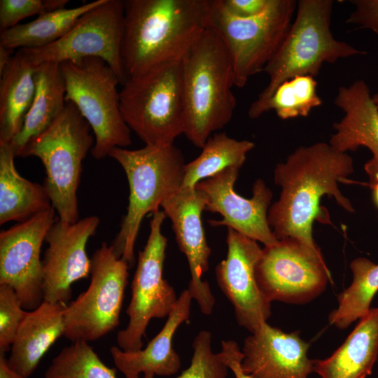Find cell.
Returning <instances> with one entry per match:
<instances>
[{"label": "cell", "mask_w": 378, "mask_h": 378, "mask_svg": "<svg viewBox=\"0 0 378 378\" xmlns=\"http://www.w3.org/2000/svg\"><path fill=\"white\" fill-rule=\"evenodd\" d=\"M165 218L163 211L153 214L146 244L139 252L126 310L129 323L117 334L118 346L124 351L141 350L150 320L167 317L177 302L178 297L174 288L163 278L167 239L162 233V225Z\"/></svg>", "instance_id": "11"}, {"label": "cell", "mask_w": 378, "mask_h": 378, "mask_svg": "<svg viewBox=\"0 0 378 378\" xmlns=\"http://www.w3.org/2000/svg\"><path fill=\"white\" fill-rule=\"evenodd\" d=\"M91 130L78 108L66 102L62 112L29 142L22 155L41 160L46 174L43 186L52 206L59 220L69 223L79 220L77 190L83 161L94 144Z\"/></svg>", "instance_id": "6"}, {"label": "cell", "mask_w": 378, "mask_h": 378, "mask_svg": "<svg viewBox=\"0 0 378 378\" xmlns=\"http://www.w3.org/2000/svg\"><path fill=\"white\" fill-rule=\"evenodd\" d=\"M122 116L145 145L174 144L183 134L181 60L153 66L127 78L120 91Z\"/></svg>", "instance_id": "7"}, {"label": "cell", "mask_w": 378, "mask_h": 378, "mask_svg": "<svg viewBox=\"0 0 378 378\" xmlns=\"http://www.w3.org/2000/svg\"><path fill=\"white\" fill-rule=\"evenodd\" d=\"M55 212L52 206L0 233V285L11 287L26 309L43 301L41 250Z\"/></svg>", "instance_id": "14"}, {"label": "cell", "mask_w": 378, "mask_h": 378, "mask_svg": "<svg viewBox=\"0 0 378 378\" xmlns=\"http://www.w3.org/2000/svg\"><path fill=\"white\" fill-rule=\"evenodd\" d=\"M46 12H52L66 8L68 0H43Z\"/></svg>", "instance_id": "40"}, {"label": "cell", "mask_w": 378, "mask_h": 378, "mask_svg": "<svg viewBox=\"0 0 378 378\" xmlns=\"http://www.w3.org/2000/svg\"><path fill=\"white\" fill-rule=\"evenodd\" d=\"M373 192V200L376 204V206L378 207V183H377L375 186H374L372 188Z\"/></svg>", "instance_id": "41"}, {"label": "cell", "mask_w": 378, "mask_h": 378, "mask_svg": "<svg viewBox=\"0 0 378 378\" xmlns=\"http://www.w3.org/2000/svg\"><path fill=\"white\" fill-rule=\"evenodd\" d=\"M36 68L19 49L0 75V143L9 144L22 126L35 94Z\"/></svg>", "instance_id": "25"}, {"label": "cell", "mask_w": 378, "mask_h": 378, "mask_svg": "<svg viewBox=\"0 0 378 378\" xmlns=\"http://www.w3.org/2000/svg\"><path fill=\"white\" fill-rule=\"evenodd\" d=\"M46 12L43 0H1L0 30L9 29L26 18Z\"/></svg>", "instance_id": "34"}, {"label": "cell", "mask_w": 378, "mask_h": 378, "mask_svg": "<svg viewBox=\"0 0 378 378\" xmlns=\"http://www.w3.org/2000/svg\"><path fill=\"white\" fill-rule=\"evenodd\" d=\"M183 134L202 148L232 119L237 101L229 50L209 23L181 60Z\"/></svg>", "instance_id": "3"}, {"label": "cell", "mask_w": 378, "mask_h": 378, "mask_svg": "<svg viewBox=\"0 0 378 378\" xmlns=\"http://www.w3.org/2000/svg\"><path fill=\"white\" fill-rule=\"evenodd\" d=\"M372 100H373L374 104L376 105V106L378 108V92H377L376 94L372 95Z\"/></svg>", "instance_id": "42"}, {"label": "cell", "mask_w": 378, "mask_h": 378, "mask_svg": "<svg viewBox=\"0 0 378 378\" xmlns=\"http://www.w3.org/2000/svg\"><path fill=\"white\" fill-rule=\"evenodd\" d=\"M8 144L0 143V224L23 222L52 207L43 186L23 178L17 171Z\"/></svg>", "instance_id": "26"}, {"label": "cell", "mask_w": 378, "mask_h": 378, "mask_svg": "<svg viewBox=\"0 0 378 378\" xmlns=\"http://www.w3.org/2000/svg\"><path fill=\"white\" fill-rule=\"evenodd\" d=\"M218 354L228 369L232 370L234 378H251L243 371L241 362L244 356L235 341H221V351Z\"/></svg>", "instance_id": "36"}, {"label": "cell", "mask_w": 378, "mask_h": 378, "mask_svg": "<svg viewBox=\"0 0 378 378\" xmlns=\"http://www.w3.org/2000/svg\"><path fill=\"white\" fill-rule=\"evenodd\" d=\"M35 94L17 135L8 144L15 157H22L29 142L45 131L66 106V88L60 64L36 66Z\"/></svg>", "instance_id": "24"}, {"label": "cell", "mask_w": 378, "mask_h": 378, "mask_svg": "<svg viewBox=\"0 0 378 378\" xmlns=\"http://www.w3.org/2000/svg\"><path fill=\"white\" fill-rule=\"evenodd\" d=\"M66 305L43 300L36 309L27 312L8 358L10 366L25 378L32 375L45 354L64 335Z\"/></svg>", "instance_id": "22"}, {"label": "cell", "mask_w": 378, "mask_h": 378, "mask_svg": "<svg viewBox=\"0 0 378 378\" xmlns=\"http://www.w3.org/2000/svg\"><path fill=\"white\" fill-rule=\"evenodd\" d=\"M60 64L66 88V102L72 103L90 125L94 137L92 155L97 160L111 149L132 144L130 129L120 108V80L99 57H86Z\"/></svg>", "instance_id": "8"}, {"label": "cell", "mask_w": 378, "mask_h": 378, "mask_svg": "<svg viewBox=\"0 0 378 378\" xmlns=\"http://www.w3.org/2000/svg\"><path fill=\"white\" fill-rule=\"evenodd\" d=\"M104 0H96L72 8L46 12L33 21L1 31L0 46L14 50L50 45L62 38L88 10Z\"/></svg>", "instance_id": "27"}, {"label": "cell", "mask_w": 378, "mask_h": 378, "mask_svg": "<svg viewBox=\"0 0 378 378\" xmlns=\"http://www.w3.org/2000/svg\"><path fill=\"white\" fill-rule=\"evenodd\" d=\"M353 279L337 296L338 307L329 314V323L344 330L365 316L378 292V264L359 257L350 264Z\"/></svg>", "instance_id": "29"}, {"label": "cell", "mask_w": 378, "mask_h": 378, "mask_svg": "<svg viewBox=\"0 0 378 378\" xmlns=\"http://www.w3.org/2000/svg\"><path fill=\"white\" fill-rule=\"evenodd\" d=\"M209 24L224 41L231 56L234 83L243 88L275 55L293 22L298 1L270 0L260 14L247 18L230 14L221 0H209Z\"/></svg>", "instance_id": "9"}, {"label": "cell", "mask_w": 378, "mask_h": 378, "mask_svg": "<svg viewBox=\"0 0 378 378\" xmlns=\"http://www.w3.org/2000/svg\"><path fill=\"white\" fill-rule=\"evenodd\" d=\"M209 0H125L120 57L125 80L181 60L209 25Z\"/></svg>", "instance_id": "2"}, {"label": "cell", "mask_w": 378, "mask_h": 378, "mask_svg": "<svg viewBox=\"0 0 378 378\" xmlns=\"http://www.w3.org/2000/svg\"><path fill=\"white\" fill-rule=\"evenodd\" d=\"M27 314L15 290L0 285V353L5 354L11 347Z\"/></svg>", "instance_id": "33"}, {"label": "cell", "mask_w": 378, "mask_h": 378, "mask_svg": "<svg viewBox=\"0 0 378 378\" xmlns=\"http://www.w3.org/2000/svg\"><path fill=\"white\" fill-rule=\"evenodd\" d=\"M354 170L351 156L324 142L300 146L284 162L277 164L274 180L281 192L267 213L268 224L276 238H295L320 249L312 237L313 223L316 219L329 221L321 216L325 213L320 209V200L325 195L332 196L344 210L354 212L338 187V183L347 181Z\"/></svg>", "instance_id": "1"}, {"label": "cell", "mask_w": 378, "mask_h": 378, "mask_svg": "<svg viewBox=\"0 0 378 378\" xmlns=\"http://www.w3.org/2000/svg\"><path fill=\"white\" fill-rule=\"evenodd\" d=\"M13 50L0 46V75L11 62Z\"/></svg>", "instance_id": "39"}, {"label": "cell", "mask_w": 378, "mask_h": 378, "mask_svg": "<svg viewBox=\"0 0 378 378\" xmlns=\"http://www.w3.org/2000/svg\"><path fill=\"white\" fill-rule=\"evenodd\" d=\"M108 156L120 164L129 183L127 213L111 246L116 256L131 267L143 219L160 210L162 202L181 188L186 163L181 150L174 144L145 145L134 150L115 147Z\"/></svg>", "instance_id": "5"}, {"label": "cell", "mask_w": 378, "mask_h": 378, "mask_svg": "<svg viewBox=\"0 0 378 378\" xmlns=\"http://www.w3.org/2000/svg\"><path fill=\"white\" fill-rule=\"evenodd\" d=\"M44 378H117L116 370L108 367L85 341H76L64 347L52 360Z\"/></svg>", "instance_id": "30"}, {"label": "cell", "mask_w": 378, "mask_h": 378, "mask_svg": "<svg viewBox=\"0 0 378 378\" xmlns=\"http://www.w3.org/2000/svg\"><path fill=\"white\" fill-rule=\"evenodd\" d=\"M239 168L229 167L199 182L196 188L206 198L204 211L218 213L221 220H209L213 227L226 226L265 246L278 242L267 221L272 192L265 181L257 179L253 186V197L246 199L234 190Z\"/></svg>", "instance_id": "15"}, {"label": "cell", "mask_w": 378, "mask_h": 378, "mask_svg": "<svg viewBox=\"0 0 378 378\" xmlns=\"http://www.w3.org/2000/svg\"><path fill=\"white\" fill-rule=\"evenodd\" d=\"M378 356V307L370 308L344 343L327 358L314 359L321 378H366Z\"/></svg>", "instance_id": "23"}, {"label": "cell", "mask_w": 378, "mask_h": 378, "mask_svg": "<svg viewBox=\"0 0 378 378\" xmlns=\"http://www.w3.org/2000/svg\"><path fill=\"white\" fill-rule=\"evenodd\" d=\"M90 259V284L64 311V336L72 342L95 341L120 323L130 266L106 242Z\"/></svg>", "instance_id": "10"}, {"label": "cell", "mask_w": 378, "mask_h": 378, "mask_svg": "<svg viewBox=\"0 0 378 378\" xmlns=\"http://www.w3.org/2000/svg\"><path fill=\"white\" fill-rule=\"evenodd\" d=\"M211 333L201 330L192 342L190 366L176 378H227L228 368L211 347ZM144 375L143 378H154Z\"/></svg>", "instance_id": "32"}, {"label": "cell", "mask_w": 378, "mask_h": 378, "mask_svg": "<svg viewBox=\"0 0 378 378\" xmlns=\"http://www.w3.org/2000/svg\"><path fill=\"white\" fill-rule=\"evenodd\" d=\"M123 21L124 1L104 0L80 17L55 42L20 50L36 66L46 62L61 64L99 57L114 71L122 85L125 80L120 57Z\"/></svg>", "instance_id": "13"}, {"label": "cell", "mask_w": 378, "mask_h": 378, "mask_svg": "<svg viewBox=\"0 0 378 378\" xmlns=\"http://www.w3.org/2000/svg\"><path fill=\"white\" fill-rule=\"evenodd\" d=\"M255 146L248 140H237L225 132H215L206 141L202 152L185 164L181 188H191L229 167L241 168L247 153Z\"/></svg>", "instance_id": "28"}, {"label": "cell", "mask_w": 378, "mask_h": 378, "mask_svg": "<svg viewBox=\"0 0 378 378\" xmlns=\"http://www.w3.org/2000/svg\"><path fill=\"white\" fill-rule=\"evenodd\" d=\"M372 97L363 80L339 88L334 103L342 110L344 116L333 124L335 132L329 141L334 148L343 153L360 146L370 150L372 156L364 169L371 189L378 183V108Z\"/></svg>", "instance_id": "20"}, {"label": "cell", "mask_w": 378, "mask_h": 378, "mask_svg": "<svg viewBox=\"0 0 378 378\" xmlns=\"http://www.w3.org/2000/svg\"><path fill=\"white\" fill-rule=\"evenodd\" d=\"M192 295L188 289L181 292L161 330L138 351L127 352L118 346L110 349L113 363L125 378L147 376L169 377L181 367V358L173 348V337L178 328L190 315Z\"/></svg>", "instance_id": "21"}, {"label": "cell", "mask_w": 378, "mask_h": 378, "mask_svg": "<svg viewBox=\"0 0 378 378\" xmlns=\"http://www.w3.org/2000/svg\"><path fill=\"white\" fill-rule=\"evenodd\" d=\"M99 224L97 216L74 223L56 218L45 239L48 246L42 260L43 300L66 304L72 284L89 276L91 259L86 245Z\"/></svg>", "instance_id": "17"}, {"label": "cell", "mask_w": 378, "mask_h": 378, "mask_svg": "<svg viewBox=\"0 0 378 378\" xmlns=\"http://www.w3.org/2000/svg\"><path fill=\"white\" fill-rule=\"evenodd\" d=\"M309 347L299 331L286 333L266 322L244 340L241 368L251 378H308L314 363Z\"/></svg>", "instance_id": "19"}, {"label": "cell", "mask_w": 378, "mask_h": 378, "mask_svg": "<svg viewBox=\"0 0 378 378\" xmlns=\"http://www.w3.org/2000/svg\"><path fill=\"white\" fill-rule=\"evenodd\" d=\"M317 82L311 76H299L280 84L270 99L266 112L274 110L283 120L307 117L322 104L316 92Z\"/></svg>", "instance_id": "31"}, {"label": "cell", "mask_w": 378, "mask_h": 378, "mask_svg": "<svg viewBox=\"0 0 378 378\" xmlns=\"http://www.w3.org/2000/svg\"><path fill=\"white\" fill-rule=\"evenodd\" d=\"M206 198L196 187L181 188L161 204L166 217L172 225L180 251L186 255L191 279L188 290L204 315H210L215 298L202 275L209 270L211 249L209 246L202 225V213Z\"/></svg>", "instance_id": "18"}, {"label": "cell", "mask_w": 378, "mask_h": 378, "mask_svg": "<svg viewBox=\"0 0 378 378\" xmlns=\"http://www.w3.org/2000/svg\"><path fill=\"white\" fill-rule=\"evenodd\" d=\"M378 378V377H377Z\"/></svg>", "instance_id": "43"}, {"label": "cell", "mask_w": 378, "mask_h": 378, "mask_svg": "<svg viewBox=\"0 0 378 378\" xmlns=\"http://www.w3.org/2000/svg\"><path fill=\"white\" fill-rule=\"evenodd\" d=\"M0 378H25L10 366L4 353H0Z\"/></svg>", "instance_id": "38"}, {"label": "cell", "mask_w": 378, "mask_h": 378, "mask_svg": "<svg viewBox=\"0 0 378 378\" xmlns=\"http://www.w3.org/2000/svg\"><path fill=\"white\" fill-rule=\"evenodd\" d=\"M333 1L299 0L296 16L278 50L263 69L267 85L251 103L248 115L255 119L266 113L277 87L299 76H316L324 63L365 52L336 39L330 29Z\"/></svg>", "instance_id": "4"}, {"label": "cell", "mask_w": 378, "mask_h": 378, "mask_svg": "<svg viewBox=\"0 0 378 378\" xmlns=\"http://www.w3.org/2000/svg\"><path fill=\"white\" fill-rule=\"evenodd\" d=\"M226 242V258L216 267V281L232 304L237 323L253 333L271 315V302L255 279V266L262 248L256 241L230 227Z\"/></svg>", "instance_id": "16"}, {"label": "cell", "mask_w": 378, "mask_h": 378, "mask_svg": "<svg viewBox=\"0 0 378 378\" xmlns=\"http://www.w3.org/2000/svg\"><path fill=\"white\" fill-rule=\"evenodd\" d=\"M349 2L355 9L346 22L369 29L378 36V0H352Z\"/></svg>", "instance_id": "35"}, {"label": "cell", "mask_w": 378, "mask_h": 378, "mask_svg": "<svg viewBox=\"0 0 378 378\" xmlns=\"http://www.w3.org/2000/svg\"><path fill=\"white\" fill-rule=\"evenodd\" d=\"M255 273L260 290L271 302L307 303L332 281L320 249L292 237L265 246Z\"/></svg>", "instance_id": "12"}, {"label": "cell", "mask_w": 378, "mask_h": 378, "mask_svg": "<svg viewBox=\"0 0 378 378\" xmlns=\"http://www.w3.org/2000/svg\"><path fill=\"white\" fill-rule=\"evenodd\" d=\"M224 8L232 15L241 18H251L262 13L270 0H221Z\"/></svg>", "instance_id": "37"}]
</instances>
